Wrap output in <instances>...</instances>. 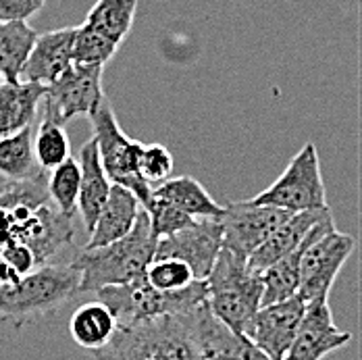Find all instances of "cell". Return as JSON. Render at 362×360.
I'll use <instances>...</instances> for the list:
<instances>
[{
	"instance_id": "cell-28",
	"label": "cell",
	"mask_w": 362,
	"mask_h": 360,
	"mask_svg": "<svg viewBox=\"0 0 362 360\" xmlns=\"http://www.w3.org/2000/svg\"><path fill=\"white\" fill-rule=\"evenodd\" d=\"M48 198L52 204L67 216L77 213V196H79V165L75 158H65L59 167L52 169L46 180Z\"/></svg>"
},
{
	"instance_id": "cell-26",
	"label": "cell",
	"mask_w": 362,
	"mask_h": 360,
	"mask_svg": "<svg viewBox=\"0 0 362 360\" xmlns=\"http://www.w3.org/2000/svg\"><path fill=\"white\" fill-rule=\"evenodd\" d=\"M34 129L32 125L13 134L0 138V175L8 181L25 180L42 171L37 167L34 148H32Z\"/></svg>"
},
{
	"instance_id": "cell-29",
	"label": "cell",
	"mask_w": 362,
	"mask_h": 360,
	"mask_svg": "<svg viewBox=\"0 0 362 360\" xmlns=\"http://www.w3.org/2000/svg\"><path fill=\"white\" fill-rule=\"evenodd\" d=\"M48 190H46V171H37L36 175L25 180L8 181L0 190V209H40L42 204H48Z\"/></svg>"
},
{
	"instance_id": "cell-16",
	"label": "cell",
	"mask_w": 362,
	"mask_h": 360,
	"mask_svg": "<svg viewBox=\"0 0 362 360\" xmlns=\"http://www.w3.org/2000/svg\"><path fill=\"white\" fill-rule=\"evenodd\" d=\"M73 37L75 28L37 34L32 52L23 65L21 79L42 86L52 83L73 63Z\"/></svg>"
},
{
	"instance_id": "cell-37",
	"label": "cell",
	"mask_w": 362,
	"mask_h": 360,
	"mask_svg": "<svg viewBox=\"0 0 362 360\" xmlns=\"http://www.w3.org/2000/svg\"><path fill=\"white\" fill-rule=\"evenodd\" d=\"M0 81H2V79H0Z\"/></svg>"
},
{
	"instance_id": "cell-30",
	"label": "cell",
	"mask_w": 362,
	"mask_h": 360,
	"mask_svg": "<svg viewBox=\"0 0 362 360\" xmlns=\"http://www.w3.org/2000/svg\"><path fill=\"white\" fill-rule=\"evenodd\" d=\"M117 44H112L109 37L98 34L90 25L81 23L75 28L73 37V63L77 65H100L105 67L117 52Z\"/></svg>"
},
{
	"instance_id": "cell-17",
	"label": "cell",
	"mask_w": 362,
	"mask_h": 360,
	"mask_svg": "<svg viewBox=\"0 0 362 360\" xmlns=\"http://www.w3.org/2000/svg\"><path fill=\"white\" fill-rule=\"evenodd\" d=\"M140 213H142V204L136 198V194L123 185L112 183L109 198L90 231V242L86 244V248L88 250L100 248V246H107V244L121 240L123 236H127L134 229Z\"/></svg>"
},
{
	"instance_id": "cell-5",
	"label": "cell",
	"mask_w": 362,
	"mask_h": 360,
	"mask_svg": "<svg viewBox=\"0 0 362 360\" xmlns=\"http://www.w3.org/2000/svg\"><path fill=\"white\" fill-rule=\"evenodd\" d=\"M96 294L98 300L109 306L119 325L187 315L209 302L206 284L200 279L177 291H158L146 281L144 275L125 286H109L98 289Z\"/></svg>"
},
{
	"instance_id": "cell-32",
	"label": "cell",
	"mask_w": 362,
	"mask_h": 360,
	"mask_svg": "<svg viewBox=\"0 0 362 360\" xmlns=\"http://www.w3.org/2000/svg\"><path fill=\"white\" fill-rule=\"evenodd\" d=\"M146 215H148V223H150V229L152 233L156 236V240L160 238H167V236H173L181 229L189 227L196 219H192L189 215L181 213L177 207L160 200V198H152L148 200V204L144 207Z\"/></svg>"
},
{
	"instance_id": "cell-33",
	"label": "cell",
	"mask_w": 362,
	"mask_h": 360,
	"mask_svg": "<svg viewBox=\"0 0 362 360\" xmlns=\"http://www.w3.org/2000/svg\"><path fill=\"white\" fill-rule=\"evenodd\" d=\"M140 178L148 183V187H156L163 181H167L173 175L175 161L167 146L163 144H144L140 152Z\"/></svg>"
},
{
	"instance_id": "cell-11",
	"label": "cell",
	"mask_w": 362,
	"mask_h": 360,
	"mask_svg": "<svg viewBox=\"0 0 362 360\" xmlns=\"http://www.w3.org/2000/svg\"><path fill=\"white\" fill-rule=\"evenodd\" d=\"M293 213L275 209V207H260L248 200L229 202L223 207L221 227H223V246L231 254L248 260L250 254Z\"/></svg>"
},
{
	"instance_id": "cell-8",
	"label": "cell",
	"mask_w": 362,
	"mask_h": 360,
	"mask_svg": "<svg viewBox=\"0 0 362 360\" xmlns=\"http://www.w3.org/2000/svg\"><path fill=\"white\" fill-rule=\"evenodd\" d=\"M248 202L260 207H275L288 213L327 209L325 181L321 175L317 146L313 142L302 146L286 171Z\"/></svg>"
},
{
	"instance_id": "cell-13",
	"label": "cell",
	"mask_w": 362,
	"mask_h": 360,
	"mask_svg": "<svg viewBox=\"0 0 362 360\" xmlns=\"http://www.w3.org/2000/svg\"><path fill=\"white\" fill-rule=\"evenodd\" d=\"M304 308L306 304L296 294L286 300L264 304L254 315L246 337L269 360H284L293 342Z\"/></svg>"
},
{
	"instance_id": "cell-35",
	"label": "cell",
	"mask_w": 362,
	"mask_h": 360,
	"mask_svg": "<svg viewBox=\"0 0 362 360\" xmlns=\"http://www.w3.org/2000/svg\"><path fill=\"white\" fill-rule=\"evenodd\" d=\"M0 254L8 260V265L15 269V273L21 277V275H25V273H30V271H34L37 265H36V258H34V254L32 250L28 248V246H23L21 242H11V244H6Z\"/></svg>"
},
{
	"instance_id": "cell-31",
	"label": "cell",
	"mask_w": 362,
	"mask_h": 360,
	"mask_svg": "<svg viewBox=\"0 0 362 360\" xmlns=\"http://www.w3.org/2000/svg\"><path fill=\"white\" fill-rule=\"evenodd\" d=\"M144 277L158 291H177L196 281L192 269L177 258H152Z\"/></svg>"
},
{
	"instance_id": "cell-1",
	"label": "cell",
	"mask_w": 362,
	"mask_h": 360,
	"mask_svg": "<svg viewBox=\"0 0 362 360\" xmlns=\"http://www.w3.org/2000/svg\"><path fill=\"white\" fill-rule=\"evenodd\" d=\"M94 360H204L192 327V313L119 325Z\"/></svg>"
},
{
	"instance_id": "cell-2",
	"label": "cell",
	"mask_w": 362,
	"mask_h": 360,
	"mask_svg": "<svg viewBox=\"0 0 362 360\" xmlns=\"http://www.w3.org/2000/svg\"><path fill=\"white\" fill-rule=\"evenodd\" d=\"M156 250V236L150 229L148 215L142 209L134 229L121 240L100 246L83 248L73 258L79 273V291H98L109 286H125L146 273Z\"/></svg>"
},
{
	"instance_id": "cell-15",
	"label": "cell",
	"mask_w": 362,
	"mask_h": 360,
	"mask_svg": "<svg viewBox=\"0 0 362 360\" xmlns=\"http://www.w3.org/2000/svg\"><path fill=\"white\" fill-rule=\"evenodd\" d=\"M192 327L204 360H269L250 339L235 335L211 313L209 302L192 313Z\"/></svg>"
},
{
	"instance_id": "cell-24",
	"label": "cell",
	"mask_w": 362,
	"mask_h": 360,
	"mask_svg": "<svg viewBox=\"0 0 362 360\" xmlns=\"http://www.w3.org/2000/svg\"><path fill=\"white\" fill-rule=\"evenodd\" d=\"M37 32L28 21H0V79L19 81Z\"/></svg>"
},
{
	"instance_id": "cell-12",
	"label": "cell",
	"mask_w": 362,
	"mask_h": 360,
	"mask_svg": "<svg viewBox=\"0 0 362 360\" xmlns=\"http://www.w3.org/2000/svg\"><path fill=\"white\" fill-rule=\"evenodd\" d=\"M223 246V227L218 219H196L189 227L156 240L154 258H177L185 262L194 277L204 281L213 271Z\"/></svg>"
},
{
	"instance_id": "cell-25",
	"label": "cell",
	"mask_w": 362,
	"mask_h": 360,
	"mask_svg": "<svg viewBox=\"0 0 362 360\" xmlns=\"http://www.w3.org/2000/svg\"><path fill=\"white\" fill-rule=\"evenodd\" d=\"M136 8L138 0H98L90 8L83 23L109 37L112 44L121 46L132 32Z\"/></svg>"
},
{
	"instance_id": "cell-4",
	"label": "cell",
	"mask_w": 362,
	"mask_h": 360,
	"mask_svg": "<svg viewBox=\"0 0 362 360\" xmlns=\"http://www.w3.org/2000/svg\"><path fill=\"white\" fill-rule=\"evenodd\" d=\"M204 284L211 313L235 335L246 337L262 300L260 273L248 267V260L221 248Z\"/></svg>"
},
{
	"instance_id": "cell-3",
	"label": "cell",
	"mask_w": 362,
	"mask_h": 360,
	"mask_svg": "<svg viewBox=\"0 0 362 360\" xmlns=\"http://www.w3.org/2000/svg\"><path fill=\"white\" fill-rule=\"evenodd\" d=\"M79 291V273L73 265H37L17 281L0 286V321L17 329L59 313Z\"/></svg>"
},
{
	"instance_id": "cell-14",
	"label": "cell",
	"mask_w": 362,
	"mask_h": 360,
	"mask_svg": "<svg viewBox=\"0 0 362 360\" xmlns=\"http://www.w3.org/2000/svg\"><path fill=\"white\" fill-rule=\"evenodd\" d=\"M352 342V333L339 329L327 300L306 304L284 360H323Z\"/></svg>"
},
{
	"instance_id": "cell-34",
	"label": "cell",
	"mask_w": 362,
	"mask_h": 360,
	"mask_svg": "<svg viewBox=\"0 0 362 360\" xmlns=\"http://www.w3.org/2000/svg\"><path fill=\"white\" fill-rule=\"evenodd\" d=\"M46 0H0V21H28Z\"/></svg>"
},
{
	"instance_id": "cell-27",
	"label": "cell",
	"mask_w": 362,
	"mask_h": 360,
	"mask_svg": "<svg viewBox=\"0 0 362 360\" xmlns=\"http://www.w3.org/2000/svg\"><path fill=\"white\" fill-rule=\"evenodd\" d=\"M32 148H34L37 167L42 171H52L65 158L71 156V144H69V136H67L65 127L57 125V123H52V121H48L44 117H42L37 129L34 132Z\"/></svg>"
},
{
	"instance_id": "cell-22",
	"label": "cell",
	"mask_w": 362,
	"mask_h": 360,
	"mask_svg": "<svg viewBox=\"0 0 362 360\" xmlns=\"http://www.w3.org/2000/svg\"><path fill=\"white\" fill-rule=\"evenodd\" d=\"M117 327L119 323L115 315L110 313L109 306L96 300V302H88L75 308L69 321V333L79 348L88 352H96L112 339V335L117 333Z\"/></svg>"
},
{
	"instance_id": "cell-7",
	"label": "cell",
	"mask_w": 362,
	"mask_h": 360,
	"mask_svg": "<svg viewBox=\"0 0 362 360\" xmlns=\"http://www.w3.org/2000/svg\"><path fill=\"white\" fill-rule=\"evenodd\" d=\"M356 240L348 233L337 231L333 219L329 216L304 248L296 296L304 304L327 300L339 271L352 256Z\"/></svg>"
},
{
	"instance_id": "cell-18",
	"label": "cell",
	"mask_w": 362,
	"mask_h": 360,
	"mask_svg": "<svg viewBox=\"0 0 362 360\" xmlns=\"http://www.w3.org/2000/svg\"><path fill=\"white\" fill-rule=\"evenodd\" d=\"M79 196H77V213L81 216L88 233L92 231L96 219L100 215L110 192V180L105 173L98 156L96 142L90 140L79 150Z\"/></svg>"
},
{
	"instance_id": "cell-20",
	"label": "cell",
	"mask_w": 362,
	"mask_h": 360,
	"mask_svg": "<svg viewBox=\"0 0 362 360\" xmlns=\"http://www.w3.org/2000/svg\"><path fill=\"white\" fill-rule=\"evenodd\" d=\"M46 86L34 81H0V138L34 123Z\"/></svg>"
},
{
	"instance_id": "cell-21",
	"label": "cell",
	"mask_w": 362,
	"mask_h": 360,
	"mask_svg": "<svg viewBox=\"0 0 362 360\" xmlns=\"http://www.w3.org/2000/svg\"><path fill=\"white\" fill-rule=\"evenodd\" d=\"M152 198H160L173 207H177L181 213L192 219H221L223 207L213 196L202 187V183L194 178H169L160 185L152 187Z\"/></svg>"
},
{
	"instance_id": "cell-10",
	"label": "cell",
	"mask_w": 362,
	"mask_h": 360,
	"mask_svg": "<svg viewBox=\"0 0 362 360\" xmlns=\"http://www.w3.org/2000/svg\"><path fill=\"white\" fill-rule=\"evenodd\" d=\"M11 219L13 242L28 246L36 265H44L59 248L71 244L75 236L73 216L63 215L54 204H42L40 209H11L6 211Z\"/></svg>"
},
{
	"instance_id": "cell-9",
	"label": "cell",
	"mask_w": 362,
	"mask_h": 360,
	"mask_svg": "<svg viewBox=\"0 0 362 360\" xmlns=\"http://www.w3.org/2000/svg\"><path fill=\"white\" fill-rule=\"evenodd\" d=\"M103 71L100 65L71 63L44 90V119L65 127L75 117H90L105 100Z\"/></svg>"
},
{
	"instance_id": "cell-19",
	"label": "cell",
	"mask_w": 362,
	"mask_h": 360,
	"mask_svg": "<svg viewBox=\"0 0 362 360\" xmlns=\"http://www.w3.org/2000/svg\"><path fill=\"white\" fill-rule=\"evenodd\" d=\"M331 215L329 207L327 209H317V211H302V213H293V215L281 223L248 258V267L254 271H264L267 267H271L273 262H277L279 258H284L286 254H290L306 236L308 231L323 219Z\"/></svg>"
},
{
	"instance_id": "cell-36",
	"label": "cell",
	"mask_w": 362,
	"mask_h": 360,
	"mask_svg": "<svg viewBox=\"0 0 362 360\" xmlns=\"http://www.w3.org/2000/svg\"><path fill=\"white\" fill-rule=\"evenodd\" d=\"M19 275L15 273V269L8 265V260L0 254V286H6V284H13L17 281Z\"/></svg>"
},
{
	"instance_id": "cell-23",
	"label": "cell",
	"mask_w": 362,
	"mask_h": 360,
	"mask_svg": "<svg viewBox=\"0 0 362 360\" xmlns=\"http://www.w3.org/2000/svg\"><path fill=\"white\" fill-rule=\"evenodd\" d=\"M331 215L323 216L310 231L308 236L291 250L290 254H286L284 258H279L277 262H273L271 267H267L264 271H260V279H262V300L260 306L264 304H273L279 300H286L293 296L298 291V281H300V260L304 248L308 246L310 238L319 231V227L325 223Z\"/></svg>"
},
{
	"instance_id": "cell-6",
	"label": "cell",
	"mask_w": 362,
	"mask_h": 360,
	"mask_svg": "<svg viewBox=\"0 0 362 360\" xmlns=\"http://www.w3.org/2000/svg\"><path fill=\"white\" fill-rule=\"evenodd\" d=\"M90 119H92V129H94L92 140L96 142L100 165H103L105 173L109 175L110 183L127 187L129 192L136 194L140 204L146 207L152 190L140 178V169H138L140 152H142L144 144L138 140H132L121 129V125L117 123L115 110L107 103V98L90 115Z\"/></svg>"
}]
</instances>
